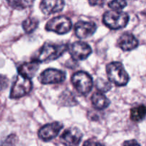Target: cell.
<instances>
[{"instance_id":"cell-12","label":"cell","mask_w":146,"mask_h":146,"mask_svg":"<svg viewBox=\"0 0 146 146\" xmlns=\"http://www.w3.org/2000/svg\"><path fill=\"white\" fill-rule=\"evenodd\" d=\"M64 5V0H42L40 9L44 14L50 15L62 11Z\"/></svg>"},{"instance_id":"cell-18","label":"cell","mask_w":146,"mask_h":146,"mask_svg":"<svg viewBox=\"0 0 146 146\" xmlns=\"http://www.w3.org/2000/svg\"><path fill=\"white\" fill-rule=\"evenodd\" d=\"M11 7L15 9H25L31 7L34 0H7Z\"/></svg>"},{"instance_id":"cell-3","label":"cell","mask_w":146,"mask_h":146,"mask_svg":"<svg viewBox=\"0 0 146 146\" xmlns=\"http://www.w3.org/2000/svg\"><path fill=\"white\" fill-rule=\"evenodd\" d=\"M103 21L105 25L111 29H119L128 24L129 16L123 11L113 9L104 13Z\"/></svg>"},{"instance_id":"cell-4","label":"cell","mask_w":146,"mask_h":146,"mask_svg":"<svg viewBox=\"0 0 146 146\" xmlns=\"http://www.w3.org/2000/svg\"><path fill=\"white\" fill-rule=\"evenodd\" d=\"M71 82L75 89L80 94L86 96L93 88V79L91 76L84 71H78L72 76Z\"/></svg>"},{"instance_id":"cell-6","label":"cell","mask_w":146,"mask_h":146,"mask_svg":"<svg viewBox=\"0 0 146 146\" xmlns=\"http://www.w3.org/2000/svg\"><path fill=\"white\" fill-rule=\"evenodd\" d=\"M72 28V23L70 19L64 16L54 17L46 24L47 31H54L58 34H64L70 31Z\"/></svg>"},{"instance_id":"cell-13","label":"cell","mask_w":146,"mask_h":146,"mask_svg":"<svg viewBox=\"0 0 146 146\" xmlns=\"http://www.w3.org/2000/svg\"><path fill=\"white\" fill-rule=\"evenodd\" d=\"M118 44V46L123 51H131L138 47V41L131 33H125L120 36Z\"/></svg>"},{"instance_id":"cell-2","label":"cell","mask_w":146,"mask_h":146,"mask_svg":"<svg viewBox=\"0 0 146 146\" xmlns=\"http://www.w3.org/2000/svg\"><path fill=\"white\" fill-rule=\"evenodd\" d=\"M106 72L109 81L118 86L126 85L129 81V76L121 62L110 63L106 66Z\"/></svg>"},{"instance_id":"cell-15","label":"cell","mask_w":146,"mask_h":146,"mask_svg":"<svg viewBox=\"0 0 146 146\" xmlns=\"http://www.w3.org/2000/svg\"><path fill=\"white\" fill-rule=\"evenodd\" d=\"M91 102L94 106L98 110H103L108 108L110 105V101L101 92L95 93L91 97Z\"/></svg>"},{"instance_id":"cell-20","label":"cell","mask_w":146,"mask_h":146,"mask_svg":"<svg viewBox=\"0 0 146 146\" xmlns=\"http://www.w3.org/2000/svg\"><path fill=\"white\" fill-rule=\"evenodd\" d=\"M127 5L125 0H112L108 3V7L113 10L121 11Z\"/></svg>"},{"instance_id":"cell-23","label":"cell","mask_w":146,"mask_h":146,"mask_svg":"<svg viewBox=\"0 0 146 146\" xmlns=\"http://www.w3.org/2000/svg\"><path fill=\"white\" fill-rule=\"evenodd\" d=\"M133 144H134V145H138V143H137L136 141H128V142L124 143V145H133Z\"/></svg>"},{"instance_id":"cell-17","label":"cell","mask_w":146,"mask_h":146,"mask_svg":"<svg viewBox=\"0 0 146 146\" xmlns=\"http://www.w3.org/2000/svg\"><path fill=\"white\" fill-rule=\"evenodd\" d=\"M38 26V20L35 17H29L22 23L23 29L27 34L34 32Z\"/></svg>"},{"instance_id":"cell-9","label":"cell","mask_w":146,"mask_h":146,"mask_svg":"<svg viewBox=\"0 0 146 146\" xmlns=\"http://www.w3.org/2000/svg\"><path fill=\"white\" fill-rule=\"evenodd\" d=\"M63 124L59 122H54L44 125L38 131V137L44 141H49L55 138L61 129Z\"/></svg>"},{"instance_id":"cell-14","label":"cell","mask_w":146,"mask_h":146,"mask_svg":"<svg viewBox=\"0 0 146 146\" xmlns=\"http://www.w3.org/2000/svg\"><path fill=\"white\" fill-rule=\"evenodd\" d=\"M39 68V62L36 60L23 64L18 68L19 74L31 79L34 76Z\"/></svg>"},{"instance_id":"cell-1","label":"cell","mask_w":146,"mask_h":146,"mask_svg":"<svg viewBox=\"0 0 146 146\" xmlns=\"http://www.w3.org/2000/svg\"><path fill=\"white\" fill-rule=\"evenodd\" d=\"M68 49V46L67 44H56L47 43L41 47L35 60L38 61L39 63L54 61L59 58Z\"/></svg>"},{"instance_id":"cell-19","label":"cell","mask_w":146,"mask_h":146,"mask_svg":"<svg viewBox=\"0 0 146 146\" xmlns=\"http://www.w3.org/2000/svg\"><path fill=\"white\" fill-rule=\"evenodd\" d=\"M96 88L98 89L99 92L106 93L110 91L111 88V84H110V82L103 78H98L96 82Z\"/></svg>"},{"instance_id":"cell-7","label":"cell","mask_w":146,"mask_h":146,"mask_svg":"<svg viewBox=\"0 0 146 146\" xmlns=\"http://www.w3.org/2000/svg\"><path fill=\"white\" fill-rule=\"evenodd\" d=\"M66 79V74L61 70L48 68L43 71L38 77V81L42 84H61Z\"/></svg>"},{"instance_id":"cell-10","label":"cell","mask_w":146,"mask_h":146,"mask_svg":"<svg viewBox=\"0 0 146 146\" xmlns=\"http://www.w3.org/2000/svg\"><path fill=\"white\" fill-rule=\"evenodd\" d=\"M83 138V133L77 128L65 130L60 137L61 142L66 145H78Z\"/></svg>"},{"instance_id":"cell-22","label":"cell","mask_w":146,"mask_h":146,"mask_svg":"<svg viewBox=\"0 0 146 146\" xmlns=\"http://www.w3.org/2000/svg\"><path fill=\"white\" fill-rule=\"evenodd\" d=\"M106 0H88L91 6H103Z\"/></svg>"},{"instance_id":"cell-11","label":"cell","mask_w":146,"mask_h":146,"mask_svg":"<svg viewBox=\"0 0 146 146\" xmlns=\"http://www.w3.org/2000/svg\"><path fill=\"white\" fill-rule=\"evenodd\" d=\"M96 24L93 21H79L75 24L74 31L79 38H87L96 32Z\"/></svg>"},{"instance_id":"cell-5","label":"cell","mask_w":146,"mask_h":146,"mask_svg":"<svg viewBox=\"0 0 146 146\" xmlns=\"http://www.w3.org/2000/svg\"><path fill=\"white\" fill-rule=\"evenodd\" d=\"M32 86V83L30 78L19 74L11 87L10 98L16 99L27 95L31 91Z\"/></svg>"},{"instance_id":"cell-16","label":"cell","mask_w":146,"mask_h":146,"mask_svg":"<svg viewBox=\"0 0 146 146\" xmlns=\"http://www.w3.org/2000/svg\"><path fill=\"white\" fill-rule=\"evenodd\" d=\"M146 116V106L144 105L134 107L131 110V118L135 122H141Z\"/></svg>"},{"instance_id":"cell-21","label":"cell","mask_w":146,"mask_h":146,"mask_svg":"<svg viewBox=\"0 0 146 146\" xmlns=\"http://www.w3.org/2000/svg\"><path fill=\"white\" fill-rule=\"evenodd\" d=\"M9 80L5 76H3L0 74V91L6 89L8 86Z\"/></svg>"},{"instance_id":"cell-8","label":"cell","mask_w":146,"mask_h":146,"mask_svg":"<svg viewBox=\"0 0 146 146\" xmlns=\"http://www.w3.org/2000/svg\"><path fill=\"white\" fill-rule=\"evenodd\" d=\"M68 51L75 61H83L91 55L92 49L86 43L76 41L68 46Z\"/></svg>"}]
</instances>
